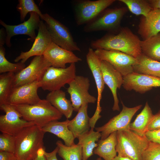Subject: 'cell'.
Masks as SVG:
<instances>
[{"label": "cell", "mask_w": 160, "mask_h": 160, "mask_svg": "<svg viewBox=\"0 0 160 160\" xmlns=\"http://www.w3.org/2000/svg\"><path fill=\"white\" fill-rule=\"evenodd\" d=\"M29 14V18L27 21L17 25H7L1 20H0L1 25L6 30L5 43L7 47H11V38L17 35H28L30 37L29 40L32 41H34L36 37L35 31L38 29L41 21L40 17L37 13L34 12H31Z\"/></svg>", "instance_id": "cell-14"}, {"label": "cell", "mask_w": 160, "mask_h": 160, "mask_svg": "<svg viewBox=\"0 0 160 160\" xmlns=\"http://www.w3.org/2000/svg\"><path fill=\"white\" fill-rule=\"evenodd\" d=\"M16 160H18V159H16Z\"/></svg>", "instance_id": "cell-45"}, {"label": "cell", "mask_w": 160, "mask_h": 160, "mask_svg": "<svg viewBox=\"0 0 160 160\" xmlns=\"http://www.w3.org/2000/svg\"><path fill=\"white\" fill-rule=\"evenodd\" d=\"M52 42L45 23L42 20H41L38 34L31 48L27 52H21L20 55L15 59L14 61L18 62L20 60V62L25 63L32 56L43 55Z\"/></svg>", "instance_id": "cell-17"}, {"label": "cell", "mask_w": 160, "mask_h": 160, "mask_svg": "<svg viewBox=\"0 0 160 160\" xmlns=\"http://www.w3.org/2000/svg\"><path fill=\"white\" fill-rule=\"evenodd\" d=\"M58 148L57 146L55 149L50 153L44 152V154L47 160H58L56 156L57 153Z\"/></svg>", "instance_id": "cell-40"}, {"label": "cell", "mask_w": 160, "mask_h": 160, "mask_svg": "<svg viewBox=\"0 0 160 160\" xmlns=\"http://www.w3.org/2000/svg\"><path fill=\"white\" fill-rule=\"evenodd\" d=\"M58 148L57 153L64 160H82V152L81 145L79 144L68 146L62 141L56 142Z\"/></svg>", "instance_id": "cell-30"}, {"label": "cell", "mask_w": 160, "mask_h": 160, "mask_svg": "<svg viewBox=\"0 0 160 160\" xmlns=\"http://www.w3.org/2000/svg\"><path fill=\"white\" fill-rule=\"evenodd\" d=\"M43 55L50 63L52 66L56 68H65L67 63H75L82 60L73 52L63 49L52 41Z\"/></svg>", "instance_id": "cell-18"}, {"label": "cell", "mask_w": 160, "mask_h": 160, "mask_svg": "<svg viewBox=\"0 0 160 160\" xmlns=\"http://www.w3.org/2000/svg\"><path fill=\"white\" fill-rule=\"evenodd\" d=\"M0 109L5 114L0 116V131L15 136L24 128L35 125L34 122L21 119L22 116L14 106L9 103L0 105Z\"/></svg>", "instance_id": "cell-12"}, {"label": "cell", "mask_w": 160, "mask_h": 160, "mask_svg": "<svg viewBox=\"0 0 160 160\" xmlns=\"http://www.w3.org/2000/svg\"><path fill=\"white\" fill-rule=\"evenodd\" d=\"M46 99L67 119L71 117L73 108L71 100L66 98L65 92L61 89L50 92Z\"/></svg>", "instance_id": "cell-24"}, {"label": "cell", "mask_w": 160, "mask_h": 160, "mask_svg": "<svg viewBox=\"0 0 160 160\" xmlns=\"http://www.w3.org/2000/svg\"><path fill=\"white\" fill-rule=\"evenodd\" d=\"M122 109L119 114L111 119L103 126L95 128L96 130L101 134V139H105L115 131L130 130V121L132 117L142 106L140 105L129 108L122 102Z\"/></svg>", "instance_id": "cell-13"}, {"label": "cell", "mask_w": 160, "mask_h": 160, "mask_svg": "<svg viewBox=\"0 0 160 160\" xmlns=\"http://www.w3.org/2000/svg\"><path fill=\"white\" fill-rule=\"evenodd\" d=\"M160 129V111L154 115L152 120L149 126L148 130Z\"/></svg>", "instance_id": "cell-38"}, {"label": "cell", "mask_w": 160, "mask_h": 160, "mask_svg": "<svg viewBox=\"0 0 160 160\" xmlns=\"http://www.w3.org/2000/svg\"><path fill=\"white\" fill-rule=\"evenodd\" d=\"M143 160H160V144L150 141L143 153Z\"/></svg>", "instance_id": "cell-36"}, {"label": "cell", "mask_w": 160, "mask_h": 160, "mask_svg": "<svg viewBox=\"0 0 160 160\" xmlns=\"http://www.w3.org/2000/svg\"><path fill=\"white\" fill-rule=\"evenodd\" d=\"M88 104H83L76 116L68 123V127L75 138H77L90 130V118L87 113Z\"/></svg>", "instance_id": "cell-22"}, {"label": "cell", "mask_w": 160, "mask_h": 160, "mask_svg": "<svg viewBox=\"0 0 160 160\" xmlns=\"http://www.w3.org/2000/svg\"><path fill=\"white\" fill-rule=\"evenodd\" d=\"M123 80L122 86L125 90L141 94L160 87V78L147 74L133 72L123 76Z\"/></svg>", "instance_id": "cell-16"}, {"label": "cell", "mask_w": 160, "mask_h": 160, "mask_svg": "<svg viewBox=\"0 0 160 160\" xmlns=\"http://www.w3.org/2000/svg\"><path fill=\"white\" fill-rule=\"evenodd\" d=\"M141 40L128 28L121 29L117 33L108 34L91 41V48L120 51L137 58L142 54Z\"/></svg>", "instance_id": "cell-1"}, {"label": "cell", "mask_w": 160, "mask_h": 160, "mask_svg": "<svg viewBox=\"0 0 160 160\" xmlns=\"http://www.w3.org/2000/svg\"><path fill=\"white\" fill-rule=\"evenodd\" d=\"M101 137L100 132L95 131L94 128H91L89 131L77 138L79 140L78 143L82 147V160H87L93 155L94 150L98 146L97 143L95 142L98 141Z\"/></svg>", "instance_id": "cell-26"}, {"label": "cell", "mask_w": 160, "mask_h": 160, "mask_svg": "<svg viewBox=\"0 0 160 160\" xmlns=\"http://www.w3.org/2000/svg\"><path fill=\"white\" fill-rule=\"evenodd\" d=\"M44 148H40L38 151L36 157L32 160H47L44 154Z\"/></svg>", "instance_id": "cell-41"}, {"label": "cell", "mask_w": 160, "mask_h": 160, "mask_svg": "<svg viewBox=\"0 0 160 160\" xmlns=\"http://www.w3.org/2000/svg\"><path fill=\"white\" fill-rule=\"evenodd\" d=\"M69 121L67 119L63 121H52L41 128L45 133L48 132L55 135L63 140L65 145L71 146L75 144L74 140L75 138L68 127Z\"/></svg>", "instance_id": "cell-23"}, {"label": "cell", "mask_w": 160, "mask_h": 160, "mask_svg": "<svg viewBox=\"0 0 160 160\" xmlns=\"http://www.w3.org/2000/svg\"><path fill=\"white\" fill-rule=\"evenodd\" d=\"M41 20L45 21L53 42L69 51H81L67 27L47 13L43 14Z\"/></svg>", "instance_id": "cell-6"}, {"label": "cell", "mask_w": 160, "mask_h": 160, "mask_svg": "<svg viewBox=\"0 0 160 160\" xmlns=\"http://www.w3.org/2000/svg\"><path fill=\"white\" fill-rule=\"evenodd\" d=\"M15 73L7 72L0 75V105L7 103L13 87Z\"/></svg>", "instance_id": "cell-31"}, {"label": "cell", "mask_w": 160, "mask_h": 160, "mask_svg": "<svg viewBox=\"0 0 160 160\" xmlns=\"http://www.w3.org/2000/svg\"><path fill=\"white\" fill-rule=\"evenodd\" d=\"M124 4L129 10L136 15H142L146 17L153 9L148 0H119Z\"/></svg>", "instance_id": "cell-32"}, {"label": "cell", "mask_w": 160, "mask_h": 160, "mask_svg": "<svg viewBox=\"0 0 160 160\" xmlns=\"http://www.w3.org/2000/svg\"><path fill=\"white\" fill-rule=\"evenodd\" d=\"M17 9L20 14V20L24 21L28 13L34 12L37 13L42 19L43 14L33 0H18Z\"/></svg>", "instance_id": "cell-34"}, {"label": "cell", "mask_w": 160, "mask_h": 160, "mask_svg": "<svg viewBox=\"0 0 160 160\" xmlns=\"http://www.w3.org/2000/svg\"><path fill=\"white\" fill-rule=\"evenodd\" d=\"M117 143V131L114 132L104 140H99L94 153L104 160H113L117 156L116 146Z\"/></svg>", "instance_id": "cell-25"}, {"label": "cell", "mask_w": 160, "mask_h": 160, "mask_svg": "<svg viewBox=\"0 0 160 160\" xmlns=\"http://www.w3.org/2000/svg\"><path fill=\"white\" fill-rule=\"evenodd\" d=\"M16 148L15 136L5 133L0 135V151L15 154Z\"/></svg>", "instance_id": "cell-35"}, {"label": "cell", "mask_w": 160, "mask_h": 160, "mask_svg": "<svg viewBox=\"0 0 160 160\" xmlns=\"http://www.w3.org/2000/svg\"><path fill=\"white\" fill-rule=\"evenodd\" d=\"M68 84L67 92L70 95L74 111L78 112L84 104L95 103L97 101V99L89 92L90 81L88 77L76 75Z\"/></svg>", "instance_id": "cell-10"}, {"label": "cell", "mask_w": 160, "mask_h": 160, "mask_svg": "<svg viewBox=\"0 0 160 160\" xmlns=\"http://www.w3.org/2000/svg\"><path fill=\"white\" fill-rule=\"evenodd\" d=\"M12 105L23 119L41 128L51 121L60 119L63 115L46 99L33 105Z\"/></svg>", "instance_id": "cell-3"}, {"label": "cell", "mask_w": 160, "mask_h": 160, "mask_svg": "<svg viewBox=\"0 0 160 160\" xmlns=\"http://www.w3.org/2000/svg\"><path fill=\"white\" fill-rule=\"evenodd\" d=\"M14 154L6 151H0V160H16Z\"/></svg>", "instance_id": "cell-39"}, {"label": "cell", "mask_w": 160, "mask_h": 160, "mask_svg": "<svg viewBox=\"0 0 160 160\" xmlns=\"http://www.w3.org/2000/svg\"><path fill=\"white\" fill-rule=\"evenodd\" d=\"M140 47L143 54L152 59L160 62V33L141 41Z\"/></svg>", "instance_id": "cell-29"}, {"label": "cell", "mask_w": 160, "mask_h": 160, "mask_svg": "<svg viewBox=\"0 0 160 160\" xmlns=\"http://www.w3.org/2000/svg\"><path fill=\"white\" fill-rule=\"evenodd\" d=\"M127 11L125 7L106 9L86 24L84 30L86 32L115 31L119 27L121 20Z\"/></svg>", "instance_id": "cell-7"}, {"label": "cell", "mask_w": 160, "mask_h": 160, "mask_svg": "<svg viewBox=\"0 0 160 160\" xmlns=\"http://www.w3.org/2000/svg\"><path fill=\"white\" fill-rule=\"evenodd\" d=\"M75 63L65 68L49 67L39 80L41 87L50 92L60 89L70 83L76 76Z\"/></svg>", "instance_id": "cell-5"}, {"label": "cell", "mask_w": 160, "mask_h": 160, "mask_svg": "<svg viewBox=\"0 0 160 160\" xmlns=\"http://www.w3.org/2000/svg\"><path fill=\"white\" fill-rule=\"evenodd\" d=\"M137 58L138 63L133 66L134 72L160 78V62L152 59L142 53Z\"/></svg>", "instance_id": "cell-28"}, {"label": "cell", "mask_w": 160, "mask_h": 160, "mask_svg": "<svg viewBox=\"0 0 160 160\" xmlns=\"http://www.w3.org/2000/svg\"><path fill=\"white\" fill-rule=\"evenodd\" d=\"M101 69L105 84L111 90L113 98V111H119V100L117 97V90L119 89L123 82V76L111 65L107 61L101 60Z\"/></svg>", "instance_id": "cell-19"}, {"label": "cell", "mask_w": 160, "mask_h": 160, "mask_svg": "<svg viewBox=\"0 0 160 160\" xmlns=\"http://www.w3.org/2000/svg\"><path fill=\"white\" fill-rule=\"evenodd\" d=\"M45 132L40 127L34 125L26 127L15 136V155L19 160H32L38 150L44 148L43 139Z\"/></svg>", "instance_id": "cell-2"}, {"label": "cell", "mask_w": 160, "mask_h": 160, "mask_svg": "<svg viewBox=\"0 0 160 160\" xmlns=\"http://www.w3.org/2000/svg\"><path fill=\"white\" fill-rule=\"evenodd\" d=\"M145 136L150 141L160 144V129L148 130Z\"/></svg>", "instance_id": "cell-37"}, {"label": "cell", "mask_w": 160, "mask_h": 160, "mask_svg": "<svg viewBox=\"0 0 160 160\" xmlns=\"http://www.w3.org/2000/svg\"><path fill=\"white\" fill-rule=\"evenodd\" d=\"M116 150L118 156L132 160H143V153L150 141L145 135L141 136L131 130L117 131Z\"/></svg>", "instance_id": "cell-4"}, {"label": "cell", "mask_w": 160, "mask_h": 160, "mask_svg": "<svg viewBox=\"0 0 160 160\" xmlns=\"http://www.w3.org/2000/svg\"><path fill=\"white\" fill-rule=\"evenodd\" d=\"M115 1V0L77 1L74 7L77 24L80 25L89 23Z\"/></svg>", "instance_id": "cell-8"}, {"label": "cell", "mask_w": 160, "mask_h": 160, "mask_svg": "<svg viewBox=\"0 0 160 160\" xmlns=\"http://www.w3.org/2000/svg\"><path fill=\"white\" fill-rule=\"evenodd\" d=\"M148 1L153 9H160V0H148Z\"/></svg>", "instance_id": "cell-42"}, {"label": "cell", "mask_w": 160, "mask_h": 160, "mask_svg": "<svg viewBox=\"0 0 160 160\" xmlns=\"http://www.w3.org/2000/svg\"><path fill=\"white\" fill-rule=\"evenodd\" d=\"M113 160H132L130 159L125 157L117 156Z\"/></svg>", "instance_id": "cell-43"}, {"label": "cell", "mask_w": 160, "mask_h": 160, "mask_svg": "<svg viewBox=\"0 0 160 160\" xmlns=\"http://www.w3.org/2000/svg\"><path fill=\"white\" fill-rule=\"evenodd\" d=\"M96 160H102L101 157L98 158H97Z\"/></svg>", "instance_id": "cell-44"}, {"label": "cell", "mask_w": 160, "mask_h": 160, "mask_svg": "<svg viewBox=\"0 0 160 160\" xmlns=\"http://www.w3.org/2000/svg\"><path fill=\"white\" fill-rule=\"evenodd\" d=\"M40 87V84L39 81L13 87L7 103L13 105L36 104L41 100L37 93L38 89Z\"/></svg>", "instance_id": "cell-15"}, {"label": "cell", "mask_w": 160, "mask_h": 160, "mask_svg": "<svg viewBox=\"0 0 160 160\" xmlns=\"http://www.w3.org/2000/svg\"><path fill=\"white\" fill-rule=\"evenodd\" d=\"M153 116L147 102L142 111L137 115L134 121L130 123V130L140 135H145Z\"/></svg>", "instance_id": "cell-27"}, {"label": "cell", "mask_w": 160, "mask_h": 160, "mask_svg": "<svg viewBox=\"0 0 160 160\" xmlns=\"http://www.w3.org/2000/svg\"><path fill=\"white\" fill-rule=\"evenodd\" d=\"M138 32L143 40L160 33V9H153L146 17H141Z\"/></svg>", "instance_id": "cell-21"}, {"label": "cell", "mask_w": 160, "mask_h": 160, "mask_svg": "<svg viewBox=\"0 0 160 160\" xmlns=\"http://www.w3.org/2000/svg\"><path fill=\"white\" fill-rule=\"evenodd\" d=\"M50 66L51 64L43 55L35 56L28 65L15 74L13 87L39 81Z\"/></svg>", "instance_id": "cell-11"}, {"label": "cell", "mask_w": 160, "mask_h": 160, "mask_svg": "<svg viewBox=\"0 0 160 160\" xmlns=\"http://www.w3.org/2000/svg\"><path fill=\"white\" fill-rule=\"evenodd\" d=\"M4 44H0V73L12 72L17 73L25 67V65L21 62L13 63L5 57V48Z\"/></svg>", "instance_id": "cell-33"}, {"label": "cell", "mask_w": 160, "mask_h": 160, "mask_svg": "<svg viewBox=\"0 0 160 160\" xmlns=\"http://www.w3.org/2000/svg\"><path fill=\"white\" fill-rule=\"evenodd\" d=\"M86 60L88 66L94 78L97 92V105L95 114L99 116L101 111L100 103L102 99V93L105 87L101 67V60L95 54L93 49L89 48L86 55Z\"/></svg>", "instance_id": "cell-20"}, {"label": "cell", "mask_w": 160, "mask_h": 160, "mask_svg": "<svg viewBox=\"0 0 160 160\" xmlns=\"http://www.w3.org/2000/svg\"><path fill=\"white\" fill-rule=\"evenodd\" d=\"M94 51L100 60L108 62L123 76L134 72L133 66L138 63L137 58L118 51L97 49Z\"/></svg>", "instance_id": "cell-9"}]
</instances>
